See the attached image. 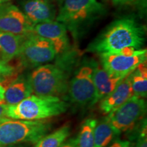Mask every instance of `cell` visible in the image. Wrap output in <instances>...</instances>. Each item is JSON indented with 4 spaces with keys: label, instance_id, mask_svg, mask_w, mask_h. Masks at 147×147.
Here are the masks:
<instances>
[{
    "label": "cell",
    "instance_id": "18",
    "mask_svg": "<svg viewBox=\"0 0 147 147\" xmlns=\"http://www.w3.org/2000/svg\"><path fill=\"white\" fill-rule=\"evenodd\" d=\"M70 134L69 125L61 127L56 131L42 137L36 143L35 147H61Z\"/></svg>",
    "mask_w": 147,
    "mask_h": 147
},
{
    "label": "cell",
    "instance_id": "22",
    "mask_svg": "<svg viewBox=\"0 0 147 147\" xmlns=\"http://www.w3.org/2000/svg\"><path fill=\"white\" fill-rule=\"evenodd\" d=\"M113 4L117 6H134L144 4L146 0H111Z\"/></svg>",
    "mask_w": 147,
    "mask_h": 147
},
{
    "label": "cell",
    "instance_id": "10",
    "mask_svg": "<svg viewBox=\"0 0 147 147\" xmlns=\"http://www.w3.org/2000/svg\"><path fill=\"white\" fill-rule=\"evenodd\" d=\"M34 25L23 12L10 3L0 5V31L25 36L34 31Z\"/></svg>",
    "mask_w": 147,
    "mask_h": 147
},
{
    "label": "cell",
    "instance_id": "9",
    "mask_svg": "<svg viewBox=\"0 0 147 147\" xmlns=\"http://www.w3.org/2000/svg\"><path fill=\"white\" fill-rule=\"evenodd\" d=\"M95 62L85 63L79 67L74 76L69 82L67 93L71 102L84 106L94 100L95 89L93 80Z\"/></svg>",
    "mask_w": 147,
    "mask_h": 147
},
{
    "label": "cell",
    "instance_id": "27",
    "mask_svg": "<svg viewBox=\"0 0 147 147\" xmlns=\"http://www.w3.org/2000/svg\"><path fill=\"white\" fill-rule=\"evenodd\" d=\"M0 147H30L28 145H25L23 144H12V145H6V146H0Z\"/></svg>",
    "mask_w": 147,
    "mask_h": 147
},
{
    "label": "cell",
    "instance_id": "16",
    "mask_svg": "<svg viewBox=\"0 0 147 147\" xmlns=\"http://www.w3.org/2000/svg\"><path fill=\"white\" fill-rule=\"evenodd\" d=\"M25 36L0 31V59L8 63L17 57Z\"/></svg>",
    "mask_w": 147,
    "mask_h": 147
},
{
    "label": "cell",
    "instance_id": "26",
    "mask_svg": "<svg viewBox=\"0 0 147 147\" xmlns=\"http://www.w3.org/2000/svg\"><path fill=\"white\" fill-rule=\"evenodd\" d=\"M4 95L5 88L3 87L2 84H0V103H4Z\"/></svg>",
    "mask_w": 147,
    "mask_h": 147
},
{
    "label": "cell",
    "instance_id": "8",
    "mask_svg": "<svg viewBox=\"0 0 147 147\" xmlns=\"http://www.w3.org/2000/svg\"><path fill=\"white\" fill-rule=\"evenodd\" d=\"M56 55L52 43L33 32L24 37L17 57L22 65L38 67L53 61Z\"/></svg>",
    "mask_w": 147,
    "mask_h": 147
},
{
    "label": "cell",
    "instance_id": "25",
    "mask_svg": "<svg viewBox=\"0 0 147 147\" xmlns=\"http://www.w3.org/2000/svg\"><path fill=\"white\" fill-rule=\"evenodd\" d=\"M61 147H76V140L75 139H70L67 142L64 143Z\"/></svg>",
    "mask_w": 147,
    "mask_h": 147
},
{
    "label": "cell",
    "instance_id": "29",
    "mask_svg": "<svg viewBox=\"0 0 147 147\" xmlns=\"http://www.w3.org/2000/svg\"><path fill=\"white\" fill-rule=\"evenodd\" d=\"M51 1H58V2H59V3H61V1H62V0H51Z\"/></svg>",
    "mask_w": 147,
    "mask_h": 147
},
{
    "label": "cell",
    "instance_id": "17",
    "mask_svg": "<svg viewBox=\"0 0 147 147\" xmlns=\"http://www.w3.org/2000/svg\"><path fill=\"white\" fill-rule=\"evenodd\" d=\"M134 95L144 98L147 94V68L146 62L138 66L129 74Z\"/></svg>",
    "mask_w": 147,
    "mask_h": 147
},
{
    "label": "cell",
    "instance_id": "19",
    "mask_svg": "<svg viewBox=\"0 0 147 147\" xmlns=\"http://www.w3.org/2000/svg\"><path fill=\"white\" fill-rule=\"evenodd\" d=\"M117 135L106 118L97 123L94 129V147H107Z\"/></svg>",
    "mask_w": 147,
    "mask_h": 147
},
{
    "label": "cell",
    "instance_id": "20",
    "mask_svg": "<svg viewBox=\"0 0 147 147\" xmlns=\"http://www.w3.org/2000/svg\"><path fill=\"white\" fill-rule=\"evenodd\" d=\"M97 121L93 118L84 121L76 140V147H94V129Z\"/></svg>",
    "mask_w": 147,
    "mask_h": 147
},
{
    "label": "cell",
    "instance_id": "2",
    "mask_svg": "<svg viewBox=\"0 0 147 147\" xmlns=\"http://www.w3.org/2000/svg\"><path fill=\"white\" fill-rule=\"evenodd\" d=\"M68 107L59 97L31 95L18 104L7 105L5 116L18 120H44L65 113Z\"/></svg>",
    "mask_w": 147,
    "mask_h": 147
},
{
    "label": "cell",
    "instance_id": "4",
    "mask_svg": "<svg viewBox=\"0 0 147 147\" xmlns=\"http://www.w3.org/2000/svg\"><path fill=\"white\" fill-rule=\"evenodd\" d=\"M51 124L46 121L3 118L0 121V146L36 143L47 135Z\"/></svg>",
    "mask_w": 147,
    "mask_h": 147
},
{
    "label": "cell",
    "instance_id": "3",
    "mask_svg": "<svg viewBox=\"0 0 147 147\" xmlns=\"http://www.w3.org/2000/svg\"><path fill=\"white\" fill-rule=\"evenodd\" d=\"M104 12V5L98 0H62L55 19L78 35Z\"/></svg>",
    "mask_w": 147,
    "mask_h": 147
},
{
    "label": "cell",
    "instance_id": "21",
    "mask_svg": "<svg viewBox=\"0 0 147 147\" xmlns=\"http://www.w3.org/2000/svg\"><path fill=\"white\" fill-rule=\"evenodd\" d=\"M146 121H144L142 125V127L139 131L138 141L135 147H147V136H146Z\"/></svg>",
    "mask_w": 147,
    "mask_h": 147
},
{
    "label": "cell",
    "instance_id": "14",
    "mask_svg": "<svg viewBox=\"0 0 147 147\" xmlns=\"http://www.w3.org/2000/svg\"><path fill=\"white\" fill-rule=\"evenodd\" d=\"M134 95L129 74L121 80L111 93L100 101L99 108L105 115H108Z\"/></svg>",
    "mask_w": 147,
    "mask_h": 147
},
{
    "label": "cell",
    "instance_id": "12",
    "mask_svg": "<svg viewBox=\"0 0 147 147\" xmlns=\"http://www.w3.org/2000/svg\"><path fill=\"white\" fill-rule=\"evenodd\" d=\"M23 10L34 26L53 21L57 16L56 9L51 0H26L23 3Z\"/></svg>",
    "mask_w": 147,
    "mask_h": 147
},
{
    "label": "cell",
    "instance_id": "13",
    "mask_svg": "<svg viewBox=\"0 0 147 147\" xmlns=\"http://www.w3.org/2000/svg\"><path fill=\"white\" fill-rule=\"evenodd\" d=\"M123 78V77L110 74L102 65L95 62L93 73L95 95L91 105H95L111 93Z\"/></svg>",
    "mask_w": 147,
    "mask_h": 147
},
{
    "label": "cell",
    "instance_id": "30",
    "mask_svg": "<svg viewBox=\"0 0 147 147\" xmlns=\"http://www.w3.org/2000/svg\"><path fill=\"white\" fill-rule=\"evenodd\" d=\"M0 5H1V4H0Z\"/></svg>",
    "mask_w": 147,
    "mask_h": 147
},
{
    "label": "cell",
    "instance_id": "1",
    "mask_svg": "<svg viewBox=\"0 0 147 147\" xmlns=\"http://www.w3.org/2000/svg\"><path fill=\"white\" fill-rule=\"evenodd\" d=\"M142 26L132 18L116 20L97 38L89 50L98 53H113L125 49H141L144 43Z\"/></svg>",
    "mask_w": 147,
    "mask_h": 147
},
{
    "label": "cell",
    "instance_id": "24",
    "mask_svg": "<svg viewBox=\"0 0 147 147\" xmlns=\"http://www.w3.org/2000/svg\"><path fill=\"white\" fill-rule=\"evenodd\" d=\"M7 104L5 103H0V121L5 118V112L6 109Z\"/></svg>",
    "mask_w": 147,
    "mask_h": 147
},
{
    "label": "cell",
    "instance_id": "5",
    "mask_svg": "<svg viewBox=\"0 0 147 147\" xmlns=\"http://www.w3.org/2000/svg\"><path fill=\"white\" fill-rule=\"evenodd\" d=\"M68 77L62 66L45 64L35 69L29 79L36 95L60 97L67 93Z\"/></svg>",
    "mask_w": 147,
    "mask_h": 147
},
{
    "label": "cell",
    "instance_id": "28",
    "mask_svg": "<svg viewBox=\"0 0 147 147\" xmlns=\"http://www.w3.org/2000/svg\"><path fill=\"white\" fill-rule=\"evenodd\" d=\"M8 1H9V0H0V4H2V3H6Z\"/></svg>",
    "mask_w": 147,
    "mask_h": 147
},
{
    "label": "cell",
    "instance_id": "15",
    "mask_svg": "<svg viewBox=\"0 0 147 147\" xmlns=\"http://www.w3.org/2000/svg\"><path fill=\"white\" fill-rule=\"evenodd\" d=\"M5 88L4 103L7 105L16 104L33 93L29 76H17L3 87Z\"/></svg>",
    "mask_w": 147,
    "mask_h": 147
},
{
    "label": "cell",
    "instance_id": "7",
    "mask_svg": "<svg viewBox=\"0 0 147 147\" xmlns=\"http://www.w3.org/2000/svg\"><path fill=\"white\" fill-rule=\"evenodd\" d=\"M146 110L144 99L134 95L122 105L108 114L106 119L117 135L132 129L144 117Z\"/></svg>",
    "mask_w": 147,
    "mask_h": 147
},
{
    "label": "cell",
    "instance_id": "23",
    "mask_svg": "<svg viewBox=\"0 0 147 147\" xmlns=\"http://www.w3.org/2000/svg\"><path fill=\"white\" fill-rule=\"evenodd\" d=\"M109 147H132V145L129 141L120 140H119L115 141Z\"/></svg>",
    "mask_w": 147,
    "mask_h": 147
},
{
    "label": "cell",
    "instance_id": "6",
    "mask_svg": "<svg viewBox=\"0 0 147 147\" xmlns=\"http://www.w3.org/2000/svg\"><path fill=\"white\" fill-rule=\"evenodd\" d=\"M146 49H125L117 52L101 53V63L110 74L125 78L140 64L146 61Z\"/></svg>",
    "mask_w": 147,
    "mask_h": 147
},
{
    "label": "cell",
    "instance_id": "11",
    "mask_svg": "<svg viewBox=\"0 0 147 147\" xmlns=\"http://www.w3.org/2000/svg\"><path fill=\"white\" fill-rule=\"evenodd\" d=\"M35 34L50 41L54 47L56 54H62L67 51L69 46L67 29L58 21L37 24L34 27Z\"/></svg>",
    "mask_w": 147,
    "mask_h": 147
}]
</instances>
